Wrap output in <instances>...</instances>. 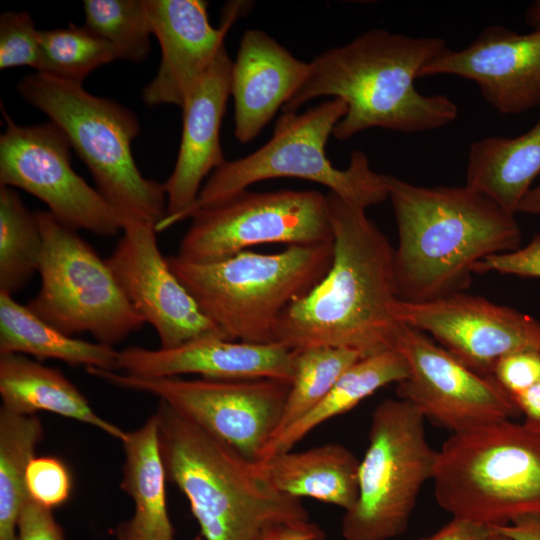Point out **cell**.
Masks as SVG:
<instances>
[{"label": "cell", "instance_id": "cell-4", "mask_svg": "<svg viewBox=\"0 0 540 540\" xmlns=\"http://www.w3.org/2000/svg\"><path fill=\"white\" fill-rule=\"evenodd\" d=\"M154 414L167 478L186 497L206 540H255L271 525L310 520L301 499L278 491L258 462L163 401Z\"/></svg>", "mask_w": 540, "mask_h": 540}, {"label": "cell", "instance_id": "cell-30", "mask_svg": "<svg viewBox=\"0 0 540 540\" xmlns=\"http://www.w3.org/2000/svg\"><path fill=\"white\" fill-rule=\"evenodd\" d=\"M360 358L354 350L332 346L294 350L291 387L276 434L320 403L341 375Z\"/></svg>", "mask_w": 540, "mask_h": 540}, {"label": "cell", "instance_id": "cell-18", "mask_svg": "<svg viewBox=\"0 0 540 540\" xmlns=\"http://www.w3.org/2000/svg\"><path fill=\"white\" fill-rule=\"evenodd\" d=\"M152 34L161 48L155 77L142 90L148 106L181 108L190 89L205 74L224 46L234 22L246 12V2H230L219 27L211 26L206 1L143 0Z\"/></svg>", "mask_w": 540, "mask_h": 540}, {"label": "cell", "instance_id": "cell-15", "mask_svg": "<svg viewBox=\"0 0 540 540\" xmlns=\"http://www.w3.org/2000/svg\"><path fill=\"white\" fill-rule=\"evenodd\" d=\"M392 316L402 324L430 333L462 364L493 376L496 362L522 350L540 352V321L484 297L459 292L424 303L396 299Z\"/></svg>", "mask_w": 540, "mask_h": 540}, {"label": "cell", "instance_id": "cell-32", "mask_svg": "<svg viewBox=\"0 0 540 540\" xmlns=\"http://www.w3.org/2000/svg\"><path fill=\"white\" fill-rule=\"evenodd\" d=\"M83 9L85 26L109 42L119 60L146 59L153 34L143 0H84Z\"/></svg>", "mask_w": 540, "mask_h": 540}, {"label": "cell", "instance_id": "cell-25", "mask_svg": "<svg viewBox=\"0 0 540 540\" xmlns=\"http://www.w3.org/2000/svg\"><path fill=\"white\" fill-rule=\"evenodd\" d=\"M540 174V118L525 133L512 138L491 136L472 143L466 186L494 200L514 215Z\"/></svg>", "mask_w": 540, "mask_h": 540}, {"label": "cell", "instance_id": "cell-22", "mask_svg": "<svg viewBox=\"0 0 540 540\" xmlns=\"http://www.w3.org/2000/svg\"><path fill=\"white\" fill-rule=\"evenodd\" d=\"M120 488L132 499L134 513L115 530V540H175L167 509L168 480L160 451L155 414L126 431Z\"/></svg>", "mask_w": 540, "mask_h": 540}, {"label": "cell", "instance_id": "cell-19", "mask_svg": "<svg viewBox=\"0 0 540 540\" xmlns=\"http://www.w3.org/2000/svg\"><path fill=\"white\" fill-rule=\"evenodd\" d=\"M233 60L225 47L187 93L181 106L183 128L175 167L163 184L167 211L157 232L181 221L196 202L203 179L221 167L225 159L220 128L231 96Z\"/></svg>", "mask_w": 540, "mask_h": 540}, {"label": "cell", "instance_id": "cell-11", "mask_svg": "<svg viewBox=\"0 0 540 540\" xmlns=\"http://www.w3.org/2000/svg\"><path fill=\"white\" fill-rule=\"evenodd\" d=\"M85 370L115 387L157 397L254 462L278 430L291 387V381L272 378H157Z\"/></svg>", "mask_w": 540, "mask_h": 540}, {"label": "cell", "instance_id": "cell-7", "mask_svg": "<svg viewBox=\"0 0 540 540\" xmlns=\"http://www.w3.org/2000/svg\"><path fill=\"white\" fill-rule=\"evenodd\" d=\"M17 90L64 131L121 226L135 220L157 227L166 216V192L162 183L143 177L134 161L131 145L140 124L130 109L90 94L80 83L37 71L23 77Z\"/></svg>", "mask_w": 540, "mask_h": 540}, {"label": "cell", "instance_id": "cell-41", "mask_svg": "<svg viewBox=\"0 0 540 540\" xmlns=\"http://www.w3.org/2000/svg\"><path fill=\"white\" fill-rule=\"evenodd\" d=\"M512 398L525 416V421L540 425V381Z\"/></svg>", "mask_w": 540, "mask_h": 540}, {"label": "cell", "instance_id": "cell-8", "mask_svg": "<svg viewBox=\"0 0 540 540\" xmlns=\"http://www.w3.org/2000/svg\"><path fill=\"white\" fill-rule=\"evenodd\" d=\"M346 113V103L338 98L300 114L283 113L267 143L245 157L226 161L211 174L182 220L254 183L280 177L319 183L364 209L385 201L389 175L375 172L364 152L353 151L345 169L335 168L326 155L328 138Z\"/></svg>", "mask_w": 540, "mask_h": 540}, {"label": "cell", "instance_id": "cell-6", "mask_svg": "<svg viewBox=\"0 0 540 540\" xmlns=\"http://www.w3.org/2000/svg\"><path fill=\"white\" fill-rule=\"evenodd\" d=\"M432 480L455 518L494 527L540 515V425L507 419L452 433Z\"/></svg>", "mask_w": 540, "mask_h": 540}, {"label": "cell", "instance_id": "cell-42", "mask_svg": "<svg viewBox=\"0 0 540 540\" xmlns=\"http://www.w3.org/2000/svg\"><path fill=\"white\" fill-rule=\"evenodd\" d=\"M540 215V182L531 187L518 206L517 213Z\"/></svg>", "mask_w": 540, "mask_h": 540}, {"label": "cell", "instance_id": "cell-37", "mask_svg": "<svg viewBox=\"0 0 540 540\" xmlns=\"http://www.w3.org/2000/svg\"><path fill=\"white\" fill-rule=\"evenodd\" d=\"M18 540H65L52 509L41 506L30 497L26 500L18 522Z\"/></svg>", "mask_w": 540, "mask_h": 540}, {"label": "cell", "instance_id": "cell-26", "mask_svg": "<svg viewBox=\"0 0 540 540\" xmlns=\"http://www.w3.org/2000/svg\"><path fill=\"white\" fill-rule=\"evenodd\" d=\"M0 354H27L85 369L119 370V351L113 346L69 336L4 293H0Z\"/></svg>", "mask_w": 540, "mask_h": 540}, {"label": "cell", "instance_id": "cell-43", "mask_svg": "<svg viewBox=\"0 0 540 540\" xmlns=\"http://www.w3.org/2000/svg\"><path fill=\"white\" fill-rule=\"evenodd\" d=\"M489 540H512V539L492 529Z\"/></svg>", "mask_w": 540, "mask_h": 540}, {"label": "cell", "instance_id": "cell-29", "mask_svg": "<svg viewBox=\"0 0 540 540\" xmlns=\"http://www.w3.org/2000/svg\"><path fill=\"white\" fill-rule=\"evenodd\" d=\"M42 249L35 212L14 188L0 186V293L13 296L39 272Z\"/></svg>", "mask_w": 540, "mask_h": 540}, {"label": "cell", "instance_id": "cell-23", "mask_svg": "<svg viewBox=\"0 0 540 540\" xmlns=\"http://www.w3.org/2000/svg\"><path fill=\"white\" fill-rule=\"evenodd\" d=\"M0 396L10 412L35 415L47 411L122 440L126 431L96 413L81 391L58 369L22 354H0Z\"/></svg>", "mask_w": 540, "mask_h": 540}, {"label": "cell", "instance_id": "cell-5", "mask_svg": "<svg viewBox=\"0 0 540 540\" xmlns=\"http://www.w3.org/2000/svg\"><path fill=\"white\" fill-rule=\"evenodd\" d=\"M333 242L289 245L281 252L242 251L204 263L177 255L167 261L201 310L229 340L274 343L283 312L327 274Z\"/></svg>", "mask_w": 540, "mask_h": 540}, {"label": "cell", "instance_id": "cell-31", "mask_svg": "<svg viewBox=\"0 0 540 540\" xmlns=\"http://www.w3.org/2000/svg\"><path fill=\"white\" fill-rule=\"evenodd\" d=\"M40 45L37 72L80 84L98 67L119 60L117 50L85 25L40 30Z\"/></svg>", "mask_w": 540, "mask_h": 540}, {"label": "cell", "instance_id": "cell-38", "mask_svg": "<svg viewBox=\"0 0 540 540\" xmlns=\"http://www.w3.org/2000/svg\"><path fill=\"white\" fill-rule=\"evenodd\" d=\"M255 540H326V533L310 520L286 522L265 528Z\"/></svg>", "mask_w": 540, "mask_h": 540}, {"label": "cell", "instance_id": "cell-14", "mask_svg": "<svg viewBox=\"0 0 540 540\" xmlns=\"http://www.w3.org/2000/svg\"><path fill=\"white\" fill-rule=\"evenodd\" d=\"M393 349L409 366L408 378L397 384L398 398L434 425L456 433L522 415L493 376L474 372L424 332L400 323Z\"/></svg>", "mask_w": 540, "mask_h": 540}, {"label": "cell", "instance_id": "cell-24", "mask_svg": "<svg viewBox=\"0 0 540 540\" xmlns=\"http://www.w3.org/2000/svg\"><path fill=\"white\" fill-rule=\"evenodd\" d=\"M258 463L273 486L291 497H309L345 512L358 500L360 460L340 443L289 450Z\"/></svg>", "mask_w": 540, "mask_h": 540}, {"label": "cell", "instance_id": "cell-40", "mask_svg": "<svg viewBox=\"0 0 540 540\" xmlns=\"http://www.w3.org/2000/svg\"><path fill=\"white\" fill-rule=\"evenodd\" d=\"M512 540H540V515H524L504 526L491 527Z\"/></svg>", "mask_w": 540, "mask_h": 540}, {"label": "cell", "instance_id": "cell-2", "mask_svg": "<svg viewBox=\"0 0 540 540\" xmlns=\"http://www.w3.org/2000/svg\"><path fill=\"white\" fill-rule=\"evenodd\" d=\"M448 49L440 37L370 29L309 62L304 82L282 111L297 112L322 96L341 99L347 113L332 133L340 141L374 127L401 133L441 128L457 118L456 104L445 95H424L414 84L420 71Z\"/></svg>", "mask_w": 540, "mask_h": 540}, {"label": "cell", "instance_id": "cell-35", "mask_svg": "<svg viewBox=\"0 0 540 540\" xmlns=\"http://www.w3.org/2000/svg\"><path fill=\"white\" fill-rule=\"evenodd\" d=\"M493 377L511 396L529 389L540 381V352L522 350L501 357Z\"/></svg>", "mask_w": 540, "mask_h": 540}, {"label": "cell", "instance_id": "cell-28", "mask_svg": "<svg viewBox=\"0 0 540 540\" xmlns=\"http://www.w3.org/2000/svg\"><path fill=\"white\" fill-rule=\"evenodd\" d=\"M44 436L36 415L0 408V540H18V522L29 498L26 471Z\"/></svg>", "mask_w": 540, "mask_h": 540}, {"label": "cell", "instance_id": "cell-9", "mask_svg": "<svg viewBox=\"0 0 540 540\" xmlns=\"http://www.w3.org/2000/svg\"><path fill=\"white\" fill-rule=\"evenodd\" d=\"M368 447L359 465V495L341 522L344 540H390L405 533L437 451L425 418L408 401L387 398L372 412Z\"/></svg>", "mask_w": 540, "mask_h": 540}, {"label": "cell", "instance_id": "cell-36", "mask_svg": "<svg viewBox=\"0 0 540 540\" xmlns=\"http://www.w3.org/2000/svg\"><path fill=\"white\" fill-rule=\"evenodd\" d=\"M487 272L540 278V233L535 234L526 246L488 256L474 266V273Z\"/></svg>", "mask_w": 540, "mask_h": 540}, {"label": "cell", "instance_id": "cell-13", "mask_svg": "<svg viewBox=\"0 0 540 540\" xmlns=\"http://www.w3.org/2000/svg\"><path fill=\"white\" fill-rule=\"evenodd\" d=\"M0 186L20 188L43 201L62 224L77 231L112 237L120 219L96 189L71 165V144L54 122L21 126L3 110Z\"/></svg>", "mask_w": 540, "mask_h": 540}, {"label": "cell", "instance_id": "cell-33", "mask_svg": "<svg viewBox=\"0 0 540 540\" xmlns=\"http://www.w3.org/2000/svg\"><path fill=\"white\" fill-rule=\"evenodd\" d=\"M41 67L40 30L26 11H8L0 16V69Z\"/></svg>", "mask_w": 540, "mask_h": 540}, {"label": "cell", "instance_id": "cell-16", "mask_svg": "<svg viewBox=\"0 0 540 540\" xmlns=\"http://www.w3.org/2000/svg\"><path fill=\"white\" fill-rule=\"evenodd\" d=\"M122 231L105 260L128 301L156 331L160 348L206 336L228 339L172 272L159 249L156 226L128 220Z\"/></svg>", "mask_w": 540, "mask_h": 540}, {"label": "cell", "instance_id": "cell-17", "mask_svg": "<svg viewBox=\"0 0 540 540\" xmlns=\"http://www.w3.org/2000/svg\"><path fill=\"white\" fill-rule=\"evenodd\" d=\"M534 29L519 34L500 25L484 28L461 50L448 49L420 77L453 75L475 82L481 95L504 115L540 106V1L527 12Z\"/></svg>", "mask_w": 540, "mask_h": 540}, {"label": "cell", "instance_id": "cell-10", "mask_svg": "<svg viewBox=\"0 0 540 540\" xmlns=\"http://www.w3.org/2000/svg\"><path fill=\"white\" fill-rule=\"evenodd\" d=\"M35 217L43 240L38 293L27 307L61 332L90 333L114 346L146 323L119 287L105 259L50 211Z\"/></svg>", "mask_w": 540, "mask_h": 540}, {"label": "cell", "instance_id": "cell-39", "mask_svg": "<svg viewBox=\"0 0 540 540\" xmlns=\"http://www.w3.org/2000/svg\"><path fill=\"white\" fill-rule=\"evenodd\" d=\"M491 532L489 526L453 517L439 531L419 540H489Z\"/></svg>", "mask_w": 540, "mask_h": 540}, {"label": "cell", "instance_id": "cell-12", "mask_svg": "<svg viewBox=\"0 0 540 540\" xmlns=\"http://www.w3.org/2000/svg\"><path fill=\"white\" fill-rule=\"evenodd\" d=\"M177 256L221 260L250 246L333 242L327 196L316 190L238 191L194 211Z\"/></svg>", "mask_w": 540, "mask_h": 540}, {"label": "cell", "instance_id": "cell-1", "mask_svg": "<svg viewBox=\"0 0 540 540\" xmlns=\"http://www.w3.org/2000/svg\"><path fill=\"white\" fill-rule=\"evenodd\" d=\"M333 259L325 277L281 315L274 343L291 350L347 348L367 357L393 349L400 323L391 314L397 299L394 248L366 209L327 195Z\"/></svg>", "mask_w": 540, "mask_h": 540}, {"label": "cell", "instance_id": "cell-34", "mask_svg": "<svg viewBox=\"0 0 540 540\" xmlns=\"http://www.w3.org/2000/svg\"><path fill=\"white\" fill-rule=\"evenodd\" d=\"M29 497L43 507L53 509L70 497L72 478L65 463L54 456L34 457L26 471Z\"/></svg>", "mask_w": 540, "mask_h": 540}, {"label": "cell", "instance_id": "cell-3", "mask_svg": "<svg viewBox=\"0 0 540 540\" xmlns=\"http://www.w3.org/2000/svg\"><path fill=\"white\" fill-rule=\"evenodd\" d=\"M398 245V300L424 303L464 292L484 258L520 248L515 216L464 186H418L389 175Z\"/></svg>", "mask_w": 540, "mask_h": 540}, {"label": "cell", "instance_id": "cell-20", "mask_svg": "<svg viewBox=\"0 0 540 540\" xmlns=\"http://www.w3.org/2000/svg\"><path fill=\"white\" fill-rule=\"evenodd\" d=\"M293 359L294 350L280 343L253 344L206 336L170 349L127 347L119 351L118 366L139 377L197 374L208 379L291 381Z\"/></svg>", "mask_w": 540, "mask_h": 540}, {"label": "cell", "instance_id": "cell-27", "mask_svg": "<svg viewBox=\"0 0 540 540\" xmlns=\"http://www.w3.org/2000/svg\"><path fill=\"white\" fill-rule=\"evenodd\" d=\"M408 376L409 366L406 359L394 349L360 358L341 375L320 403L272 437L263 450L260 461L292 450L322 423L350 411L381 387L391 383L398 384Z\"/></svg>", "mask_w": 540, "mask_h": 540}, {"label": "cell", "instance_id": "cell-21", "mask_svg": "<svg viewBox=\"0 0 540 540\" xmlns=\"http://www.w3.org/2000/svg\"><path fill=\"white\" fill-rule=\"evenodd\" d=\"M309 63L293 56L260 29L244 32L231 72L234 135L241 143L255 139L297 92Z\"/></svg>", "mask_w": 540, "mask_h": 540}]
</instances>
